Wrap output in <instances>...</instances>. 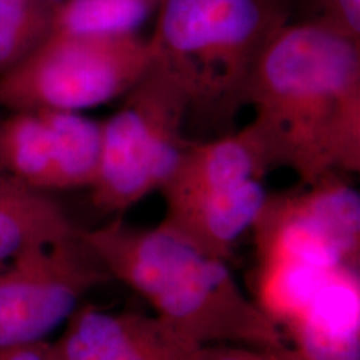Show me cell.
Instances as JSON below:
<instances>
[{"mask_svg":"<svg viewBox=\"0 0 360 360\" xmlns=\"http://www.w3.org/2000/svg\"><path fill=\"white\" fill-rule=\"evenodd\" d=\"M272 167L302 186L360 169V39L315 19L285 22L247 95Z\"/></svg>","mask_w":360,"mask_h":360,"instance_id":"1","label":"cell"},{"mask_svg":"<svg viewBox=\"0 0 360 360\" xmlns=\"http://www.w3.org/2000/svg\"><path fill=\"white\" fill-rule=\"evenodd\" d=\"M163 0H67L55 10L53 30L126 35L158 13Z\"/></svg>","mask_w":360,"mask_h":360,"instance_id":"15","label":"cell"},{"mask_svg":"<svg viewBox=\"0 0 360 360\" xmlns=\"http://www.w3.org/2000/svg\"><path fill=\"white\" fill-rule=\"evenodd\" d=\"M55 10L40 0H0V77L20 65L51 34Z\"/></svg>","mask_w":360,"mask_h":360,"instance_id":"17","label":"cell"},{"mask_svg":"<svg viewBox=\"0 0 360 360\" xmlns=\"http://www.w3.org/2000/svg\"><path fill=\"white\" fill-rule=\"evenodd\" d=\"M51 129L56 153V190L91 188L102 158V122L77 111L39 110Z\"/></svg>","mask_w":360,"mask_h":360,"instance_id":"14","label":"cell"},{"mask_svg":"<svg viewBox=\"0 0 360 360\" xmlns=\"http://www.w3.org/2000/svg\"><path fill=\"white\" fill-rule=\"evenodd\" d=\"M200 346L156 316L132 314L129 336L115 360H193Z\"/></svg>","mask_w":360,"mask_h":360,"instance_id":"18","label":"cell"},{"mask_svg":"<svg viewBox=\"0 0 360 360\" xmlns=\"http://www.w3.org/2000/svg\"><path fill=\"white\" fill-rule=\"evenodd\" d=\"M267 196L262 179H251L227 190L166 202L159 226L207 257L227 263L235 242L252 229Z\"/></svg>","mask_w":360,"mask_h":360,"instance_id":"8","label":"cell"},{"mask_svg":"<svg viewBox=\"0 0 360 360\" xmlns=\"http://www.w3.org/2000/svg\"><path fill=\"white\" fill-rule=\"evenodd\" d=\"M309 16L360 39V0H306Z\"/></svg>","mask_w":360,"mask_h":360,"instance_id":"19","label":"cell"},{"mask_svg":"<svg viewBox=\"0 0 360 360\" xmlns=\"http://www.w3.org/2000/svg\"><path fill=\"white\" fill-rule=\"evenodd\" d=\"M80 236L111 279L126 284L155 316L202 346L281 347L279 326L251 302L227 263L207 257L175 233L115 219Z\"/></svg>","mask_w":360,"mask_h":360,"instance_id":"2","label":"cell"},{"mask_svg":"<svg viewBox=\"0 0 360 360\" xmlns=\"http://www.w3.org/2000/svg\"><path fill=\"white\" fill-rule=\"evenodd\" d=\"M188 99L179 83L156 63L102 122V158L91 186L94 206L120 215L160 191L188 141Z\"/></svg>","mask_w":360,"mask_h":360,"instance_id":"4","label":"cell"},{"mask_svg":"<svg viewBox=\"0 0 360 360\" xmlns=\"http://www.w3.org/2000/svg\"><path fill=\"white\" fill-rule=\"evenodd\" d=\"M339 175L296 193L267 196L252 226L257 257H288L322 269H359V193Z\"/></svg>","mask_w":360,"mask_h":360,"instance_id":"7","label":"cell"},{"mask_svg":"<svg viewBox=\"0 0 360 360\" xmlns=\"http://www.w3.org/2000/svg\"><path fill=\"white\" fill-rule=\"evenodd\" d=\"M79 230L47 193L0 171V264L31 247L68 239Z\"/></svg>","mask_w":360,"mask_h":360,"instance_id":"11","label":"cell"},{"mask_svg":"<svg viewBox=\"0 0 360 360\" xmlns=\"http://www.w3.org/2000/svg\"><path fill=\"white\" fill-rule=\"evenodd\" d=\"M272 168L267 148L250 123L211 141L187 143L160 193L165 202L215 193L262 179Z\"/></svg>","mask_w":360,"mask_h":360,"instance_id":"9","label":"cell"},{"mask_svg":"<svg viewBox=\"0 0 360 360\" xmlns=\"http://www.w3.org/2000/svg\"><path fill=\"white\" fill-rule=\"evenodd\" d=\"M0 360H59L53 342L0 347Z\"/></svg>","mask_w":360,"mask_h":360,"instance_id":"21","label":"cell"},{"mask_svg":"<svg viewBox=\"0 0 360 360\" xmlns=\"http://www.w3.org/2000/svg\"><path fill=\"white\" fill-rule=\"evenodd\" d=\"M111 278L77 235L0 264V347L44 342L83 296Z\"/></svg>","mask_w":360,"mask_h":360,"instance_id":"6","label":"cell"},{"mask_svg":"<svg viewBox=\"0 0 360 360\" xmlns=\"http://www.w3.org/2000/svg\"><path fill=\"white\" fill-rule=\"evenodd\" d=\"M288 20L285 0H163L150 39L188 99V120L231 127L269 40Z\"/></svg>","mask_w":360,"mask_h":360,"instance_id":"3","label":"cell"},{"mask_svg":"<svg viewBox=\"0 0 360 360\" xmlns=\"http://www.w3.org/2000/svg\"><path fill=\"white\" fill-rule=\"evenodd\" d=\"M287 330L306 360H360L359 269L330 271Z\"/></svg>","mask_w":360,"mask_h":360,"instance_id":"10","label":"cell"},{"mask_svg":"<svg viewBox=\"0 0 360 360\" xmlns=\"http://www.w3.org/2000/svg\"><path fill=\"white\" fill-rule=\"evenodd\" d=\"M333 270L288 257H257V307L276 326L290 327Z\"/></svg>","mask_w":360,"mask_h":360,"instance_id":"13","label":"cell"},{"mask_svg":"<svg viewBox=\"0 0 360 360\" xmlns=\"http://www.w3.org/2000/svg\"><path fill=\"white\" fill-rule=\"evenodd\" d=\"M40 1H43V3H46V4H49V6H51L53 8H56V7H59L60 4L65 3L67 0H40Z\"/></svg>","mask_w":360,"mask_h":360,"instance_id":"22","label":"cell"},{"mask_svg":"<svg viewBox=\"0 0 360 360\" xmlns=\"http://www.w3.org/2000/svg\"><path fill=\"white\" fill-rule=\"evenodd\" d=\"M132 314L112 315L84 306L70 316L65 334L53 342L59 360H115L123 347Z\"/></svg>","mask_w":360,"mask_h":360,"instance_id":"16","label":"cell"},{"mask_svg":"<svg viewBox=\"0 0 360 360\" xmlns=\"http://www.w3.org/2000/svg\"><path fill=\"white\" fill-rule=\"evenodd\" d=\"M0 171L38 191L56 190L55 142L39 110L0 120Z\"/></svg>","mask_w":360,"mask_h":360,"instance_id":"12","label":"cell"},{"mask_svg":"<svg viewBox=\"0 0 360 360\" xmlns=\"http://www.w3.org/2000/svg\"><path fill=\"white\" fill-rule=\"evenodd\" d=\"M155 63L150 38L53 30L20 65L0 77L8 111H82L124 96Z\"/></svg>","mask_w":360,"mask_h":360,"instance_id":"5","label":"cell"},{"mask_svg":"<svg viewBox=\"0 0 360 360\" xmlns=\"http://www.w3.org/2000/svg\"><path fill=\"white\" fill-rule=\"evenodd\" d=\"M193 360H306L296 348L200 346Z\"/></svg>","mask_w":360,"mask_h":360,"instance_id":"20","label":"cell"}]
</instances>
